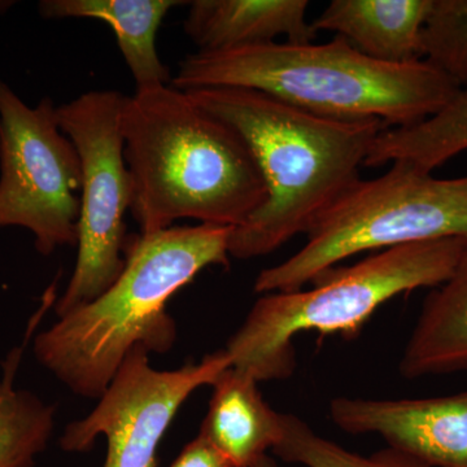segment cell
Here are the masks:
<instances>
[{
	"instance_id": "6da1fadb",
	"label": "cell",
	"mask_w": 467,
	"mask_h": 467,
	"mask_svg": "<svg viewBox=\"0 0 467 467\" xmlns=\"http://www.w3.org/2000/svg\"><path fill=\"white\" fill-rule=\"evenodd\" d=\"M184 92L241 135L265 182V204L230 235L229 254L235 259L266 256L308 233L361 180L359 169L387 129L377 119L312 115L247 88Z\"/></svg>"
},
{
	"instance_id": "7a4b0ae2",
	"label": "cell",
	"mask_w": 467,
	"mask_h": 467,
	"mask_svg": "<svg viewBox=\"0 0 467 467\" xmlns=\"http://www.w3.org/2000/svg\"><path fill=\"white\" fill-rule=\"evenodd\" d=\"M130 213L150 234L175 221L235 227L266 202L263 175L244 140L187 92L156 86L125 98Z\"/></svg>"
},
{
	"instance_id": "3957f363",
	"label": "cell",
	"mask_w": 467,
	"mask_h": 467,
	"mask_svg": "<svg viewBox=\"0 0 467 467\" xmlns=\"http://www.w3.org/2000/svg\"><path fill=\"white\" fill-rule=\"evenodd\" d=\"M233 229L199 223L129 236L121 275L36 337L38 361L70 391L99 399L134 347L173 348L177 325L169 300L205 267L230 265Z\"/></svg>"
},
{
	"instance_id": "277c9868",
	"label": "cell",
	"mask_w": 467,
	"mask_h": 467,
	"mask_svg": "<svg viewBox=\"0 0 467 467\" xmlns=\"http://www.w3.org/2000/svg\"><path fill=\"white\" fill-rule=\"evenodd\" d=\"M171 84L182 91L247 88L312 115L343 121L377 119L387 129L425 121L461 88L425 60L380 63L339 36L322 45L272 42L196 52L181 61Z\"/></svg>"
},
{
	"instance_id": "5b68a950",
	"label": "cell",
	"mask_w": 467,
	"mask_h": 467,
	"mask_svg": "<svg viewBox=\"0 0 467 467\" xmlns=\"http://www.w3.org/2000/svg\"><path fill=\"white\" fill-rule=\"evenodd\" d=\"M467 239L416 243L378 252L352 266H335L309 290L266 294L254 304L226 348L232 368L257 382L287 379L296 367L297 334L358 333L384 303L418 288L444 284Z\"/></svg>"
},
{
	"instance_id": "8992f818",
	"label": "cell",
	"mask_w": 467,
	"mask_h": 467,
	"mask_svg": "<svg viewBox=\"0 0 467 467\" xmlns=\"http://www.w3.org/2000/svg\"><path fill=\"white\" fill-rule=\"evenodd\" d=\"M306 235L300 251L257 275V294L301 290L362 252L467 239V175L444 180L393 161L386 174L359 180Z\"/></svg>"
},
{
	"instance_id": "52a82bcc",
	"label": "cell",
	"mask_w": 467,
	"mask_h": 467,
	"mask_svg": "<svg viewBox=\"0 0 467 467\" xmlns=\"http://www.w3.org/2000/svg\"><path fill=\"white\" fill-rule=\"evenodd\" d=\"M125 98L115 90H92L57 107L58 125L75 144L82 168L78 252L55 306L58 317L99 297L125 267V216L133 193L121 130Z\"/></svg>"
},
{
	"instance_id": "ba28073f",
	"label": "cell",
	"mask_w": 467,
	"mask_h": 467,
	"mask_svg": "<svg viewBox=\"0 0 467 467\" xmlns=\"http://www.w3.org/2000/svg\"><path fill=\"white\" fill-rule=\"evenodd\" d=\"M81 187V160L54 100L26 106L0 79V229L30 230L43 256L76 245Z\"/></svg>"
},
{
	"instance_id": "9c48e42d",
	"label": "cell",
	"mask_w": 467,
	"mask_h": 467,
	"mask_svg": "<svg viewBox=\"0 0 467 467\" xmlns=\"http://www.w3.org/2000/svg\"><path fill=\"white\" fill-rule=\"evenodd\" d=\"M149 355L142 346L126 355L97 407L66 427L60 439L64 451H88L104 435L109 442L104 467H156L160 441L181 407L232 368L223 349L177 370L150 368Z\"/></svg>"
},
{
	"instance_id": "30bf717a",
	"label": "cell",
	"mask_w": 467,
	"mask_h": 467,
	"mask_svg": "<svg viewBox=\"0 0 467 467\" xmlns=\"http://www.w3.org/2000/svg\"><path fill=\"white\" fill-rule=\"evenodd\" d=\"M328 411L347 434L380 436L429 467H467V389L398 400L342 396Z\"/></svg>"
},
{
	"instance_id": "8fae6325",
	"label": "cell",
	"mask_w": 467,
	"mask_h": 467,
	"mask_svg": "<svg viewBox=\"0 0 467 467\" xmlns=\"http://www.w3.org/2000/svg\"><path fill=\"white\" fill-rule=\"evenodd\" d=\"M183 29L199 52L276 42L312 43L317 30L306 20V0H195Z\"/></svg>"
},
{
	"instance_id": "7c38bea8",
	"label": "cell",
	"mask_w": 467,
	"mask_h": 467,
	"mask_svg": "<svg viewBox=\"0 0 467 467\" xmlns=\"http://www.w3.org/2000/svg\"><path fill=\"white\" fill-rule=\"evenodd\" d=\"M431 7L432 0H333L312 26L343 36L365 57L402 66L423 60Z\"/></svg>"
},
{
	"instance_id": "4fadbf2b",
	"label": "cell",
	"mask_w": 467,
	"mask_h": 467,
	"mask_svg": "<svg viewBox=\"0 0 467 467\" xmlns=\"http://www.w3.org/2000/svg\"><path fill=\"white\" fill-rule=\"evenodd\" d=\"M201 432L232 467H251L273 451L282 436L284 413L270 407L259 382L230 368L213 383Z\"/></svg>"
},
{
	"instance_id": "5bb4252c",
	"label": "cell",
	"mask_w": 467,
	"mask_h": 467,
	"mask_svg": "<svg viewBox=\"0 0 467 467\" xmlns=\"http://www.w3.org/2000/svg\"><path fill=\"white\" fill-rule=\"evenodd\" d=\"M189 2L178 0H42L39 15L47 20L92 18L106 23L135 81V91L171 82L156 38L169 11Z\"/></svg>"
},
{
	"instance_id": "9a60e30c",
	"label": "cell",
	"mask_w": 467,
	"mask_h": 467,
	"mask_svg": "<svg viewBox=\"0 0 467 467\" xmlns=\"http://www.w3.org/2000/svg\"><path fill=\"white\" fill-rule=\"evenodd\" d=\"M461 371H467V248L426 297L400 361L407 379Z\"/></svg>"
},
{
	"instance_id": "2e32d148",
	"label": "cell",
	"mask_w": 467,
	"mask_h": 467,
	"mask_svg": "<svg viewBox=\"0 0 467 467\" xmlns=\"http://www.w3.org/2000/svg\"><path fill=\"white\" fill-rule=\"evenodd\" d=\"M55 297L54 292H46L26 340L12 350L5 362V376L0 383V467H34L36 456L46 450L54 431L55 409L33 393L18 391L14 379L29 337Z\"/></svg>"
},
{
	"instance_id": "e0dca14e",
	"label": "cell",
	"mask_w": 467,
	"mask_h": 467,
	"mask_svg": "<svg viewBox=\"0 0 467 467\" xmlns=\"http://www.w3.org/2000/svg\"><path fill=\"white\" fill-rule=\"evenodd\" d=\"M463 150H467V82L444 109L425 121L383 130L365 167L402 160L431 173Z\"/></svg>"
},
{
	"instance_id": "ac0fdd59",
	"label": "cell",
	"mask_w": 467,
	"mask_h": 467,
	"mask_svg": "<svg viewBox=\"0 0 467 467\" xmlns=\"http://www.w3.org/2000/svg\"><path fill=\"white\" fill-rule=\"evenodd\" d=\"M282 426L281 439L273 451L285 462L304 467H429L389 445L370 456H361L318 435L294 414L284 413Z\"/></svg>"
},
{
	"instance_id": "d6986e66",
	"label": "cell",
	"mask_w": 467,
	"mask_h": 467,
	"mask_svg": "<svg viewBox=\"0 0 467 467\" xmlns=\"http://www.w3.org/2000/svg\"><path fill=\"white\" fill-rule=\"evenodd\" d=\"M423 60L467 82V0H432L422 32Z\"/></svg>"
},
{
	"instance_id": "ffe728a7",
	"label": "cell",
	"mask_w": 467,
	"mask_h": 467,
	"mask_svg": "<svg viewBox=\"0 0 467 467\" xmlns=\"http://www.w3.org/2000/svg\"><path fill=\"white\" fill-rule=\"evenodd\" d=\"M171 467H232V465L204 436L199 434L183 448Z\"/></svg>"
},
{
	"instance_id": "44dd1931",
	"label": "cell",
	"mask_w": 467,
	"mask_h": 467,
	"mask_svg": "<svg viewBox=\"0 0 467 467\" xmlns=\"http://www.w3.org/2000/svg\"><path fill=\"white\" fill-rule=\"evenodd\" d=\"M251 467H278L275 465V461L270 459L269 456L263 457L260 461H257L254 466Z\"/></svg>"
},
{
	"instance_id": "7402d4cb",
	"label": "cell",
	"mask_w": 467,
	"mask_h": 467,
	"mask_svg": "<svg viewBox=\"0 0 467 467\" xmlns=\"http://www.w3.org/2000/svg\"><path fill=\"white\" fill-rule=\"evenodd\" d=\"M15 5H16V2H14V0H0V15H5Z\"/></svg>"
}]
</instances>
